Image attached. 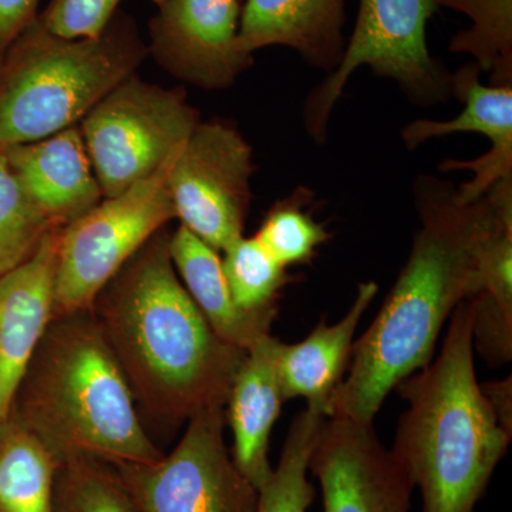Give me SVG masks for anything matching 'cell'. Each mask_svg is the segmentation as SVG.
<instances>
[{
	"instance_id": "cell-20",
	"label": "cell",
	"mask_w": 512,
	"mask_h": 512,
	"mask_svg": "<svg viewBox=\"0 0 512 512\" xmlns=\"http://www.w3.org/2000/svg\"><path fill=\"white\" fill-rule=\"evenodd\" d=\"M60 461L16 417L0 431V512H52Z\"/></svg>"
},
{
	"instance_id": "cell-4",
	"label": "cell",
	"mask_w": 512,
	"mask_h": 512,
	"mask_svg": "<svg viewBox=\"0 0 512 512\" xmlns=\"http://www.w3.org/2000/svg\"><path fill=\"white\" fill-rule=\"evenodd\" d=\"M12 416L60 461L153 464L123 369L92 312L53 318L16 394Z\"/></svg>"
},
{
	"instance_id": "cell-18",
	"label": "cell",
	"mask_w": 512,
	"mask_h": 512,
	"mask_svg": "<svg viewBox=\"0 0 512 512\" xmlns=\"http://www.w3.org/2000/svg\"><path fill=\"white\" fill-rule=\"evenodd\" d=\"M377 291L376 282L360 284L355 302L336 325L323 320L302 342L278 343L276 366L285 400L302 397L308 407L330 417L333 396L348 373L357 326Z\"/></svg>"
},
{
	"instance_id": "cell-27",
	"label": "cell",
	"mask_w": 512,
	"mask_h": 512,
	"mask_svg": "<svg viewBox=\"0 0 512 512\" xmlns=\"http://www.w3.org/2000/svg\"><path fill=\"white\" fill-rule=\"evenodd\" d=\"M121 0H50L37 16L46 30L63 39L99 37L116 16Z\"/></svg>"
},
{
	"instance_id": "cell-14",
	"label": "cell",
	"mask_w": 512,
	"mask_h": 512,
	"mask_svg": "<svg viewBox=\"0 0 512 512\" xmlns=\"http://www.w3.org/2000/svg\"><path fill=\"white\" fill-rule=\"evenodd\" d=\"M477 63L466 64L451 76V93L464 104L456 119L416 120L403 128L407 148L454 133H480L490 138L491 150L474 161L447 160L443 171L470 170L471 183L456 190L458 201L470 204L483 198L495 184L512 178V86H484Z\"/></svg>"
},
{
	"instance_id": "cell-3",
	"label": "cell",
	"mask_w": 512,
	"mask_h": 512,
	"mask_svg": "<svg viewBox=\"0 0 512 512\" xmlns=\"http://www.w3.org/2000/svg\"><path fill=\"white\" fill-rule=\"evenodd\" d=\"M473 309L463 301L436 362L396 387L409 403L392 453L419 487L423 512H474L512 431L477 382Z\"/></svg>"
},
{
	"instance_id": "cell-21",
	"label": "cell",
	"mask_w": 512,
	"mask_h": 512,
	"mask_svg": "<svg viewBox=\"0 0 512 512\" xmlns=\"http://www.w3.org/2000/svg\"><path fill=\"white\" fill-rule=\"evenodd\" d=\"M328 417L306 406L296 414L281 460L259 490L258 512H308L316 490L308 480L309 460Z\"/></svg>"
},
{
	"instance_id": "cell-11",
	"label": "cell",
	"mask_w": 512,
	"mask_h": 512,
	"mask_svg": "<svg viewBox=\"0 0 512 512\" xmlns=\"http://www.w3.org/2000/svg\"><path fill=\"white\" fill-rule=\"evenodd\" d=\"M309 471L322 488L323 512H409L414 484L373 424L330 416Z\"/></svg>"
},
{
	"instance_id": "cell-29",
	"label": "cell",
	"mask_w": 512,
	"mask_h": 512,
	"mask_svg": "<svg viewBox=\"0 0 512 512\" xmlns=\"http://www.w3.org/2000/svg\"><path fill=\"white\" fill-rule=\"evenodd\" d=\"M491 406L500 417L501 423L512 431V386L511 377L501 382H491L481 386Z\"/></svg>"
},
{
	"instance_id": "cell-10",
	"label": "cell",
	"mask_w": 512,
	"mask_h": 512,
	"mask_svg": "<svg viewBox=\"0 0 512 512\" xmlns=\"http://www.w3.org/2000/svg\"><path fill=\"white\" fill-rule=\"evenodd\" d=\"M254 168L252 148L237 128L200 121L168 171L175 218L224 252L244 237Z\"/></svg>"
},
{
	"instance_id": "cell-24",
	"label": "cell",
	"mask_w": 512,
	"mask_h": 512,
	"mask_svg": "<svg viewBox=\"0 0 512 512\" xmlns=\"http://www.w3.org/2000/svg\"><path fill=\"white\" fill-rule=\"evenodd\" d=\"M57 225L29 197L0 150V276L23 264Z\"/></svg>"
},
{
	"instance_id": "cell-6",
	"label": "cell",
	"mask_w": 512,
	"mask_h": 512,
	"mask_svg": "<svg viewBox=\"0 0 512 512\" xmlns=\"http://www.w3.org/2000/svg\"><path fill=\"white\" fill-rule=\"evenodd\" d=\"M436 9V0H360L355 29L339 66L303 107V123L313 140H326L333 107L350 76L362 66L399 83L413 103L430 106L447 100L451 74L427 46V23Z\"/></svg>"
},
{
	"instance_id": "cell-12",
	"label": "cell",
	"mask_w": 512,
	"mask_h": 512,
	"mask_svg": "<svg viewBox=\"0 0 512 512\" xmlns=\"http://www.w3.org/2000/svg\"><path fill=\"white\" fill-rule=\"evenodd\" d=\"M239 16V0H164L148 25V53L185 83L227 89L252 64L238 49Z\"/></svg>"
},
{
	"instance_id": "cell-15",
	"label": "cell",
	"mask_w": 512,
	"mask_h": 512,
	"mask_svg": "<svg viewBox=\"0 0 512 512\" xmlns=\"http://www.w3.org/2000/svg\"><path fill=\"white\" fill-rule=\"evenodd\" d=\"M5 153L29 197L62 227L104 198L77 126L35 143L10 147Z\"/></svg>"
},
{
	"instance_id": "cell-8",
	"label": "cell",
	"mask_w": 512,
	"mask_h": 512,
	"mask_svg": "<svg viewBox=\"0 0 512 512\" xmlns=\"http://www.w3.org/2000/svg\"><path fill=\"white\" fill-rule=\"evenodd\" d=\"M180 153V151H178ZM171 158L156 174L63 228L55 286V318L90 311L94 299L144 244L175 218L167 178Z\"/></svg>"
},
{
	"instance_id": "cell-16",
	"label": "cell",
	"mask_w": 512,
	"mask_h": 512,
	"mask_svg": "<svg viewBox=\"0 0 512 512\" xmlns=\"http://www.w3.org/2000/svg\"><path fill=\"white\" fill-rule=\"evenodd\" d=\"M346 0H247L239 16L238 49L245 55L285 46L316 69L332 73L345 53Z\"/></svg>"
},
{
	"instance_id": "cell-30",
	"label": "cell",
	"mask_w": 512,
	"mask_h": 512,
	"mask_svg": "<svg viewBox=\"0 0 512 512\" xmlns=\"http://www.w3.org/2000/svg\"><path fill=\"white\" fill-rule=\"evenodd\" d=\"M151 2L156 3L157 6H160L161 3L164 2V0H151Z\"/></svg>"
},
{
	"instance_id": "cell-9",
	"label": "cell",
	"mask_w": 512,
	"mask_h": 512,
	"mask_svg": "<svg viewBox=\"0 0 512 512\" xmlns=\"http://www.w3.org/2000/svg\"><path fill=\"white\" fill-rule=\"evenodd\" d=\"M225 409L188 420L180 443L153 464H113L140 512H258L259 491L224 439Z\"/></svg>"
},
{
	"instance_id": "cell-26",
	"label": "cell",
	"mask_w": 512,
	"mask_h": 512,
	"mask_svg": "<svg viewBox=\"0 0 512 512\" xmlns=\"http://www.w3.org/2000/svg\"><path fill=\"white\" fill-rule=\"evenodd\" d=\"M311 191L299 188L285 200L276 202L266 214L255 238L285 268L308 264L316 249L330 238L322 224L305 211Z\"/></svg>"
},
{
	"instance_id": "cell-23",
	"label": "cell",
	"mask_w": 512,
	"mask_h": 512,
	"mask_svg": "<svg viewBox=\"0 0 512 512\" xmlns=\"http://www.w3.org/2000/svg\"><path fill=\"white\" fill-rule=\"evenodd\" d=\"M52 512H140L113 464L72 458L57 470Z\"/></svg>"
},
{
	"instance_id": "cell-2",
	"label": "cell",
	"mask_w": 512,
	"mask_h": 512,
	"mask_svg": "<svg viewBox=\"0 0 512 512\" xmlns=\"http://www.w3.org/2000/svg\"><path fill=\"white\" fill-rule=\"evenodd\" d=\"M90 312L151 416L175 423L225 409L247 352L224 342L192 301L165 229L104 286Z\"/></svg>"
},
{
	"instance_id": "cell-17",
	"label": "cell",
	"mask_w": 512,
	"mask_h": 512,
	"mask_svg": "<svg viewBox=\"0 0 512 512\" xmlns=\"http://www.w3.org/2000/svg\"><path fill=\"white\" fill-rule=\"evenodd\" d=\"M278 343L269 335L248 350L225 404V420L234 437L232 458L258 491L274 471L269 461V443L285 402L276 366Z\"/></svg>"
},
{
	"instance_id": "cell-5",
	"label": "cell",
	"mask_w": 512,
	"mask_h": 512,
	"mask_svg": "<svg viewBox=\"0 0 512 512\" xmlns=\"http://www.w3.org/2000/svg\"><path fill=\"white\" fill-rule=\"evenodd\" d=\"M147 55L126 13L117 12L94 39H63L36 18L0 63V150L80 124Z\"/></svg>"
},
{
	"instance_id": "cell-13",
	"label": "cell",
	"mask_w": 512,
	"mask_h": 512,
	"mask_svg": "<svg viewBox=\"0 0 512 512\" xmlns=\"http://www.w3.org/2000/svg\"><path fill=\"white\" fill-rule=\"evenodd\" d=\"M64 227L50 229L23 264L0 276V431L40 340L55 318L57 255Z\"/></svg>"
},
{
	"instance_id": "cell-1",
	"label": "cell",
	"mask_w": 512,
	"mask_h": 512,
	"mask_svg": "<svg viewBox=\"0 0 512 512\" xmlns=\"http://www.w3.org/2000/svg\"><path fill=\"white\" fill-rule=\"evenodd\" d=\"M414 198L421 228L412 252L372 325L353 345L330 416L373 424L389 393L429 365L444 323L473 296L485 244L512 211V178L464 204L453 185L420 177Z\"/></svg>"
},
{
	"instance_id": "cell-19",
	"label": "cell",
	"mask_w": 512,
	"mask_h": 512,
	"mask_svg": "<svg viewBox=\"0 0 512 512\" xmlns=\"http://www.w3.org/2000/svg\"><path fill=\"white\" fill-rule=\"evenodd\" d=\"M170 255L188 295L212 330L228 345L248 352L271 335L278 308L247 312L232 298L218 251L180 225L170 234Z\"/></svg>"
},
{
	"instance_id": "cell-7",
	"label": "cell",
	"mask_w": 512,
	"mask_h": 512,
	"mask_svg": "<svg viewBox=\"0 0 512 512\" xmlns=\"http://www.w3.org/2000/svg\"><path fill=\"white\" fill-rule=\"evenodd\" d=\"M198 123L183 89L144 82L137 73L117 84L79 126L104 198L156 174Z\"/></svg>"
},
{
	"instance_id": "cell-22",
	"label": "cell",
	"mask_w": 512,
	"mask_h": 512,
	"mask_svg": "<svg viewBox=\"0 0 512 512\" xmlns=\"http://www.w3.org/2000/svg\"><path fill=\"white\" fill-rule=\"evenodd\" d=\"M437 8L463 12L470 29L451 39L453 53L476 57L481 72H491L493 86H512V0H436Z\"/></svg>"
},
{
	"instance_id": "cell-25",
	"label": "cell",
	"mask_w": 512,
	"mask_h": 512,
	"mask_svg": "<svg viewBox=\"0 0 512 512\" xmlns=\"http://www.w3.org/2000/svg\"><path fill=\"white\" fill-rule=\"evenodd\" d=\"M222 268L232 298L247 312L276 309L279 292L289 281L285 266L255 237L238 239L224 251Z\"/></svg>"
},
{
	"instance_id": "cell-28",
	"label": "cell",
	"mask_w": 512,
	"mask_h": 512,
	"mask_svg": "<svg viewBox=\"0 0 512 512\" xmlns=\"http://www.w3.org/2000/svg\"><path fill=\"white\" fill-rule=\"evenodd\" d=\"M40 0H0V63L23 30L37 18Z\"/></svg>"
}]
</instances>
